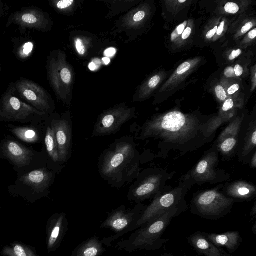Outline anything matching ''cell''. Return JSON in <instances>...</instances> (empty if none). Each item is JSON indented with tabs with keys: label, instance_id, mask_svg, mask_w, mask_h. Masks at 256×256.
<instances>
[{
	"label": "cell",
	"instance_id": "50",
	"mask_svg": "<svg viewBox=\"0 0 256 256\" xmlns=\"http://www.w3.org/2000/svg\"><path fill=\"white\" fill-rule=\"evenodd\" d=\"M102 60L106 64H108L110 62V59L108 57H105L102 58Z\"/></svg>",
	"mask_w": 256,
	"mask_h": 256
},
{
	"label": "cell",
	"instance_id": "27",
	"mask_svg": "<svg viewBox=\"0 0 256 256\" xmlns=\"http://www.w3.org/2000/svg\"><path fill=\"white\" fill-rule=\"evenodd\" d=\"M60 77L62 82L65 84L70 82L72 78V75L70 70L68 68H64L61 70Z\"/></svg>",
	"mask_w": 256,
	"mask_h": 256
},
{
	"label": "cell",
	"instance_id": "34",
	"mask_svg": "<svg viewBox=\"0 0 256 256\" xmlns=\"http://www.w3.org/2000/svg\"><path fill=\"white\" fill-rule=\"evenodd\" d=\"M160 78L158 76H154L152 77L148 82V86L150 88L156 87L160 82Z\"/></svg>",
	"mask_w": 256,
	"mask_h": 256
},
{
	"label": "cell",
	"instance_id": "48",
	"mask_svg": "<svg viewBox=\"0 0 256 256\" xmlns=\"http://www.w3.org/2000/svg\"><path fill=\"white\" fill-rule=\"evenodd\" d=\"M250 216L253 218H256V204H254L252 211L250 213Z\"/></svg>",
	"mask_w": 256,
	"mask_h": 256
},
{
	"label": "cell",
	"instance_id": "40",
	"mask_svg": "<svg viewBox=\"0 0 256 256\" xmlns=\"http://www.w3.org/2000/svg\"><path fill=\"white\" fill-rule=\"evenodd\" d=\"M242 52V51L240 49H238L236 50H233L229 56V59L230 60H233L238 56H239Z\"/></svg>",
	"mask_w": 256,
	"mask_h": 256
},
{
	"label": "cell",
	"instance_id": "1",
	"mask_svg": "<svg viewBox=\"0 0 256 256\" xmlns=\"http://www.w3.org/2000/svg\"><path fill=\"white\" fill-rule=\"evenodd\" d=\"M212 118L170 111L146 122L139 128L136 139L156 141L158 157L166 158L172 152L184 155L212 141L207 134Z\"/></svg>",
	"mask_w": 256,
	"mask_h": 256
},
{
	"label": "cell",
	"instance_id": "16",
	"mask_svg": "<svg viewBox=\"0 0 256 256\" xmlns=\"http://www.w3.org/2000/svg\"><path fill=\"white\" fill-rule=\"evenodd\" d=\"M50 124L56 134L60 162H67L72 154V125L66 119L54 120Z\"/></svg>",
	"mask_w": 256,
	"mask_h": 256
},
{
	"label": "cell",
	"instance_id": "35",
	"mask_svg": "<svg viewBox=\"0 0 256 256\" xmlns=\"http://www.w3.org/2000/svg\"><path fill=\"white\" fill-rule=\"evenodd\" d=\"M33 49V44L31 42L26 43L24 46L22 52L24 54L28 55Z\"/></svg>",
	"mask_w": 256,
	"mask_h": 256
},
{
	"label": "cell",
	"instance_id": "45",
	"mask_svg": "<svg viewBox=\"0 0 256 256\" xmlns=\"http://www.w3.org/2000/svg\"><path fill=\"white\" fill-rule=\"evenodd\" d=\"M116 50L114 48H109L105 51V54L108 56H112L116 54Z\"/></svg>",
	"mask_w": 256,
	"mask_h": 256
},
{
	"label": "cell",
	"instance_id": "15",
	"mask_svg": "<svg viewBox=\"0 0 256 256\" xmlns=\"http://www.w3.org/2000/svg\"><path fill=\"white\" fill-rule=\"evenodd\" d=\"M16 89L20 96L37 110L46 114L50 110L47 97L36 84L26 80H19Z\"/></svg>",
	"mask_w": 256,
	"mask_h": 256
},
{
	"label": "cell",
	"instance_id": "18",
	"mask_svg": "<svg viewBox=\"0 0 256 256\" xmlns=\"http://www.w3.org/2000/svg\"><path fill=\"white\" fill-rule=\"evenodd\" d=\"M189 244L198 255L204 256H231L223 248L212 243L206 236L204 232L198 231L187 238Z\"/></svg>",
	"mask_w": 256,
	"mask_h": 256
},
{
	"label": "cell",
	"instance_id": "44",
	"mask_svg": "<svg viewBox=\"0 0 256 256\" xmlns=\"http://www.w3.org/2000/svg\"><path fill=\"white\" fill-rule=\"evenodd\" d=\"M217 28L218 26H216L213 29L208 31L206 34V38L208 39L212 38L214 34L216 32Z\"/></svg>",
	"mask_w": 256,
	"mask_h": 256
},
{
	"label": "cell",
	"instance_id": "14",
	"mask_svg": "<svg viewBox=\"0 0 256 256\" xmlns=\"http://www.w3.org/2000/svg\"><path fill=\"white\" fill-rule=\"evenodd\" d=\"M256 120L250 118L243 120L240 131L236 154L240 162L248 164L256 152Z\"/></svg>",
	"mask_w": 256,
	"mask_h": 256
},
{
	"label": "cell",
	"instance_id": "12",
	"mask_svg": "<svg viewBox=\"0 0 256 256\" xmlns=\"http://www.w3.org/2000/svg\"><path fill=\"white\" fill-rule=\"evenodd\" d=\"M132 116V111L128 108H118L106 112L94 125L92 135L102 136L114 134Z\"/></svg>",
	"mask_w": 256,
	"mask_h": 256
},
{
	"label": "cell",
	"instance_id": "32",
	"mask_svg": "<svg viewBox=\"0 0 256 256\" xmlns=\"http://www.w3.org/2000/svg\"><path fill=\"white\" fill-rule=\"evenodd\" d=\"M74 2L73 0H62L58 2L56 6L59 9H64L70 6Z\"/></svg>",
	"mask_w": 256,
	"mask_h": 256
},
{
	"label": "cell",
	"instance_id": "52",
	"mask_svg": "<svg viewBox=\"0 0 256 256\" xmlns=\"http://www.w3.org/2000/svg\"><path fill=\"white\" fill-rule=\"evenodd\" d=\"M160 256H175L170 254H162Z\"/></svg>",
	"mask_w": 256,
	"mask_h": 256
},
{
	"label": "cell",
	"instance_id": "28",
	"mask_svg": "<svg viewBox=\"0 0 256 256\" xmlns=\"http://www.w3.org/2000/svg\"><path fill=\"white\" fill-rule=\"evenodd\" d=\"M225 11L230 14H236L239 10L238 4L234 2H228L224 6Z\"/></svg>",
	"mask_w": 256,
	"mask_h": 256
},
{
	"label": "cell",
	"instance_id": "49",
	"mask_svg": "<svg viewBox=\"0 0 256 256\" xmlns=\"http://www.w3.org/2000/svg\"><path fill=\"white\" fill-rule=\"evenodd\" d=\"M88 68L90 70H94L96 69V65L94 63V62H92L88 66Z\"/></svg>",
	"mask_w": 256,
	"mask_h": 256
},
{
	"label": "cell",
	"instance_id": "23",
	"mask_svg": "<svg viewBox=\"0 0 256 256\" xmlns=\"http://www.w3.org/2000/svg\"><path fill=\"white\" fill-rule=\"evenodd\" d=\"M44 143L48 158L54 163H60L55 132L50 124L46 130Z\"/></svg>",
	"mask_w": 256,
	"mask_h": 256
},
{
	"label": "cell",
	"instance_id": "30",
	"mask_svg": "<svg viewBox=\"0 0 256 256\" xmlns=\"http://www.w3.org/2000/svg\"><path fill=\"white\" fill-rule=\"evenodd\" d=\"M75 46L77 52L80 55H83L86 52V48L82 40L78 38L75 41Z\"/></svg>",
	"mask_w": 256,
	"mask_h": 256
},
{
	"label": "cell",
	"instance_id": "21",
	"mask_svg": "<svg viewBox=\"0 0 256 256\" xmlns=\"http://www.w3.org/2000/svg\"><path fill=\"white\" fill-rule=\"evenodd\" d=\"M206 237L216 246L225 248L228 253H234L240 246L242 238L238 231H229L220 234L204 232Z\"/></svg>",
	"mask_w": 256,
	"mask_h": 256
},
{
	"label": "cell",
	"instance_id": "33",
	"mask_svg": "<svg viewBox=\"0 0 256 256\" xmlns=\"http://www.w3.org/2000/svg\"><path fill=\"white\" fill-rule=\"evenodd\" d=\"M190 68V64L188 62H184L178 68L176 73L178 74H182L188 70Z\"/></svg>",
	"mask_w": 256,
	"mask_h": 256
},
{
	"label": "cell",
	"instance_id": "19",
	"mask_svg": "<svg viewBox=\"0 0 256 256\" xmlns=\"http://www.w3.org/2000/svg\"><path fill=\"white\" fill-rule=\"evenodd\" d=\"M222 190L235 202L250 200L256 195V187L250 182L242 180L224 184Z\"/></svg>",
	"mask_w": 256,
	"mask_h": 256
},
{
	"label": "cell",
	"instance_id": "37",
	"mask_svg": "<svg viewBox=\"0 0 256 256\" xmlns=\"http://www.w3.org/2000/svg\"><path fill=\"white\" fill-rule=\"evenodd\" d=\"M224 74L228 78L234 76L235 74L234 70V68L231 66L226 68L224 70Z\"/></svg>",
	"mask_w": 256,
	"mask_h": 256
},
{
	"label": "cell",
	"instance_id": "20",
	"mask_svg": "<svg viewBox=\"0 0 256 256\" xmlns=\"http://www.w3.org/2000/svg\"><path fill=\"white\" fill-rule=\"evenodd\" d=\"M41 123L31 124L28 126H16L8 125L9 131L21 140L28 144L40 142L44 135Z\"/></svg>",
	"mask_w": 256,
	"mask_h": 256
},
{
	"label": "cell",
	"instance_id": "6",
	"mask_svg": "<svg viewBox=\"0 0 256 256\" xmlns=\"http://www.w3.org/2000/svg\"><path fill=\"white\" fill-rule=\"evenodd\" d=\"M56 173V170L48 165L18 176L14 182L9 186L8 192L28 200L34 202L48 196Z\"/></svg>",
	"mask_w": 256,
	"mask_h": 256
},
{
	"label": "cell",
	"instance_id": "42",
	"mask_svg": "<svg viewBox=\"0 0 256 256\" xmlns=\"http://www.w3.org/2000/svg\"><path fill=\"white\" fill-rule=\"evenodd\" d=\"M253 26V24L252 22H247L241 30V32L242 34L246 33L248 30H249Z\"/></svg>",
	"mask_w": 256,
	"mask_h": 256
},
{
	"label": "cell",
	"instance_id": "53",
	"mask_svg": "<svg viewBox=\"0 0 256 256\" xmlns=\"http://www.w3.org/2000/svg\"><path fill=\"white\" fill-rule=\"evenodd\" d=\"M178 2H180V3H183V2H186V0H179Z\"/></svg>",
	"mask_w": 256,
	"mask_h": 256
},
{
	"label": "cell",
	"instance_id": "46",
	"mask_svg": "<svg viewBox=\"0 0 256 256\" xmlns=\"http://www.w3.org/2000/svg\"><path fill=\"white\" fill-rule=\"evenodd\" d=\"M224 22L222 21L216 30V34L218 36H220L223 32L224 28Z\"/></svg>",
	"mask_w": 256,
	"mask_h": 256
},
{
	"label": "cell",
	"instance_id": "13",
	"mask_svg": "<svg viewBox=\"0 0 256 256\" xmlns=\"http://www.w3.org/2000/svg\"><path fill=\"white\" fill-rule=\"evenodd\" d=\"M244 116L235 117L222 130L212 146L216 148L223 158H232L236 154L238 139Z\"/></svg>",
	"mask_w": 256,
	"mask_h": 256
},
{
	"label": "cell",
	"instance_id": "26",
	"mask_svg": "<svg viewBox=\"0 0 256 256\" xmlns=\"http://www.w3.org/2000/svg\"><path fill=\"white\" fill-rule=\"evenodd\" d=\"M186 24V22H184V23L178 26L176 28L174 31L171 34V40L174 41L180 35L182 34L184 30V28Z\"/></svg>",
	"mask_w": 256,
	"mask_h": 256
},
{
	"label": "cell",
	"instance_id": "9",
	"mask_svg": "<svg viewBox=\"0 0 256 256\" xmlns=\"http://www.w3.org/2000/svg\"><path fill=\"white\" fill-rule=\"evenodd\" d=\"M174 172L160 168H149L143 170L131 186L127 198L132 202L142 203L154 198L165 186L168 180L172 178Z\"/></svg>",
	"mask_w": 256,
	"mask_h": 256
},
{
	"label": "cell",
	"instance_id": "36",
	"mask_svg": "<svg viewBox=\"0 0 256 256\" xmlns=\"http://www.w3.org/2000/svg\"><path fill=\"white\" fill-rule=\"evenodd\" d=\"M145 16V12L144 11L137 12L134 16V20L138 22L142 20Z\"/></svg>",
	"mask_w": 256,
	"mask_h": 256
},
{
	"label": "cell",
	"instance_id": "2",
	"mask_svg": "<svg viewBox=\"0 0 256 256\" xmlns=\"http://www.w3.org/2000/svg\"><path fill=\"white\" fill-rule=\"evenodd\" d=\"M140 154L132 136L116 140L100 156L98 171L113 188H120L136 178L140 173Z\"/></svg>",
	"mask_w": 256,
	"mask_h": 256
},
{
	"label": "cell",
	"instance_id": "29",
	"mask_svg": "<svg viewBox=\"0 0 256 256\" xmlns=\"http://www.w3.org/2000/svg\"><path fill=\"white\" fill-rule=\"evenodd\" d=\"M215 90L216 96L220 100L224 101L226 100L227 97L226 94L222 86H217L215 88Z\"/></svg>",
	"mask_w": 256,
	"mask_h": 256
},
{
	"label": "cell",
	"instance_id": "4",
	"mask_svg": "<svg viewBox=\"0 0 256 256\" xmlns=\"http://www.w3.org/2000/svg\"><path fill=\"white\" fill-rule=\"evenodd\" d=\"M194 184V183L193 180L186 174L180 178L176 186L166 185L153 198L151 204L148 206L138 222V226L140 227L144 224L154 219L170 208L175 207L188 208L185 198Z\"/></svg>",
	"mask_w": 256,
	"mask_h": 256
},
{
	"label": "cell",
	"instance_id": "31",
	"mask_svg": "<svg viewBox=\"0 0 256 256\" xmlns=\"http://www.w3.org/2000/svg\"><path fill=\"white\" fill-rule=\"evenodd\" d=\"M234 106V102L233 100L231 98H228L224 102L222 106V110L225 112L229 111L232 110Z\"/></svg>",
	"mask_w": 256,
	"mask_h": 256
},
{
	"label": "cell",
	"instance_id": "3",
	"mask_svg": "<svg viewBox=\"0 0 256 256\" xmlns=\"http://www.w3.org/2000/svg\"><path fill=\"white\" fill-rule=\"evenodd\" d=\"M187 208L175 207L166 211L134 230L128 238L119 241L116 248L129 253L143 250L155 251L160 249L169 241L168 239L162 238L167 227L174 218L181 214Z\"/></svg>",
	"mask_w": 256,
	"mask_h": 256
},
{
	"label": "cell",
	"instance_id": "10",
	"mask_svg": "<svg viewBox=\"0 0 256 256\" xmlns=\"http://www.w3.org/2000/svg\"><path fill=\"white\" fill-rule=\"evenodd\" d=\"M46 114L24 102L11 92L0 100V122L40 124L46 120Z\"/></svg>",
	"mask_w": 256,
	"mask_h": 256
},
{
	"label": "cell",
	"instance_id": "41",
	"mask_svg": "<svg viewBox=\"0 0 256 256\" xmlns=\"http://www.w3.org/2000/svg\"><path fill=\"white\" fill-rule=\"evenodd\" d=\"M192 32V29L188 27L186 28L184 31L183 32L182 36V38L183 40L187 39L190 36V35Z\"/></svg>",
	"mask_w": 256,
	"mask_h": 256
},
{
	"label": "cell",
	"instance_id": "5",
	"mask_svg": "<svg viewBox=\"0 0 256 256\" xmlns=\"http://www.w3.org/2000/svg\"><path fill=\"white\" fill-rule=\"evenodd\" d=\"M0 157L12 166L18 176L46 166L48 164L44 152L31 149L8 136L0 141Z\"/></svg>",
	"mask_w": 256,
	"mask_h": 256
},
{
	"label": "cell",
	"instance_id": "24",
	"mask_svg": "<svg viewBox=\"0 0 256 256\" xmlns=\"http://www.w3.org/2000/svg\"><path fill=\"white\" fill-rule=\"evenodd\" d=\"M5 256H36L28 248L21 244L5 247L2 252Z\"/></svg>",
	"mask_w": 256,
	"mask_h": 256
},
{
	"label": "cell",
	"instance_id": "17",
	"mask_svg": "<svg viewBox=\"0 0 256 256\" xmlns=\"http://www.w3.org/2000/svg\"><path fill=\"white\" fill-rule=\"evenodd\" d=\"M68 222L64 212L56 213L48 223L47 248L49 252L57 250L67 233Z\"/></svg>",
	"mask_w": 256,
	"mask_h": 256
},
{
	"label": "cell",
	"instance_id": "25",
	"mask_svg": "<svg viewBox=\"0 0 256 256\" xmlns=\"http://www.w3.org/2000/svg\"><path fill=\"white\" fill-rule=\"evenodd\" d=\"M18 19L20 20H18L20 22V24L32 28L36 27L40 22V17L38 14L32 10L22 12L18 16Z\"/></svg>",
	"mask_w": 256,
	"mask_h": 256
},
{
	"label": "cell",
	"instance_id": "22",
	"mask_svg": "<svg viewBox=\"0 0 256 256\" xmlns=\"http://www.w3.org/2000/svg\"><path fill=\"white\" fill-rule=\"evenodd\" d=\"M106 251L100 238L94 234L78 246L70 256H101Z\"/></svg>",
	"mask_w": 256,
	"mask_h": 256
},
{
	"label": "cell",
	"instance_id": "51",
	"mask_svg": "<svg viewBox=\"0 0 256 256\" xmlns=\"http://www.w3.org/2000/svg\"><path fill=\"white\" fill-rule=\"evenodd\" d=\"M252 230L254 234H256V223L254 224V226L252 227Z\"/></svg>",
	"mask_w": 256,
	"mask_h": 256
},
{
	"label": "cell",
	"instance_id": "7",
	"mask_svg": "<svg viewBox=\"0 0 256 256\" xmlns=\"http://www.w3.org/2000/svg\"><path fill=\"white\" fill-rule=\"evenodd\" d=\"M224 185L194 194L190 202L191 212L210 220H216L228 214L236 202L222 192Z\"/></svg>",
	"mask_w": 256,
	"mask_h": 256
},
{
	"label": "cell",
	"instance_id": "11",
	"mask_svg": "<svg viewBox=\"0 0 256 256\" xmlns=\"http://www.w3.org/2000/svg\"><path fill=\"white\" fill-rule=\"evenodd\" d=\"M219 155L218 152L213 146L204 152L196 164L187 174L194 184H214L230 179V174L218 168Z\"/></svg>",
	"mask_w": 256,
	"mask_h": 256
},
{
	"label": "cell",
	"instance_id": "43",
	"mask_svg": "<svg viewBox=\"0 0 256 256\" xmlns=\"http://www.w3.org/2000/svg\"><path fill=\"white\" fill-rule=\"evenodd\" d=\"M250 166L252 168H256V152H255L252 156L249 163Z\"/></svg>",
	"mask_w": 256,
	"mask_h": 256
},
{
	"label": "cell",
	"instance_id": "39",
	"mask_svg": "<svg viewBox=\"0 0 256 256\" xmlns=\"http://www.w3.org/2000/svg\"><path fill=\"white\" fill-rule=\"evenodd\" d=\"M234 72L235 76H242L243 73V68H242L239 64H236L234 68Z\"/></svg>",
	"mask_w": 256,
	"mask_h": 256
},
{
	"label": "cell",
	"instance_id": "8",
	"mask_svg": "<svg viewBox=\"0 0 256 256\" xmlns=\"http://www.w3.org/2000/svg\"><path fill=\"white\" fill-rule=\"evenodd\" d=\"M147 206L142 203H137L132 208H126L124 205H122L108 213L107 218L102 222L100 228L110 229L115 233L103 238L101 240L102 243L109 247L124 235L138 228V222Z\"/></svg>",
	"mask_w": 256,
	"mask_h": 256
},
{
	"label": "cell",
	"instance_id": "38",
	"mask_svg": "<svg viewBox=\"0 0 256 256\" xmlns=\"http://www.w3.org/2000/svg\"><path fill=\"white\" fill-rule=\"evenodd\" d=\"M240 88V86L238 84H236L231 86L228 90V93L230 95L233 94L236 92Z\"/></svg>",
	"mask_w": 256,
	"mask_h": 256
},
{
	"label": "cell",
	"instance_id": "47",
	"mask_svg": "<svg viewBox=\"0 0 256 256\" xmlns=\"http://www.w3.org/2000/svg\"><path fill=\"white\" fill-rule=\"evenodd\" d=\"M248 36L250 39H254L256 36V29L254 28L252 30L249 32L248 34Z\"/></svg>",
	"mask_w": 256,
	"mask_h": 256
}]
</instances>
